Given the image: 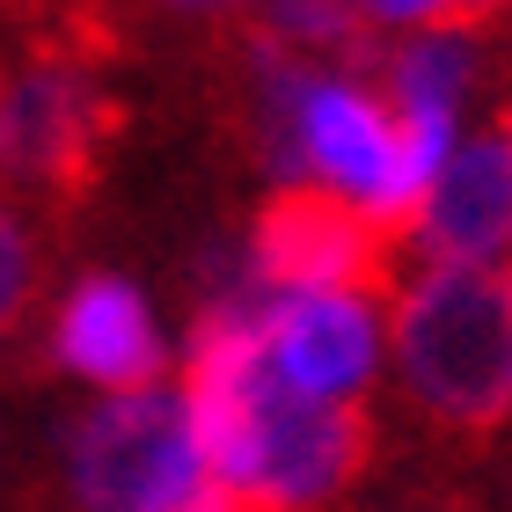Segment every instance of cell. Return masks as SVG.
Returning <instances> with one entry per match:
<instances>
[{
  "label": "cell",
  "instance_id": "6da1fadb",
  "mask_svg": "<svg viewBox=\"0 0 512 512\" xmlns=\"http://www.w3.org/2000/svg\"><path fill=\"white\" fill-rule=\"evenodd\" d=\"M395 359L410 403L447 432H498L512 417V278L432 264L395 308Z\"/></svg>",
  "mask_w": 512,
  "mask_h": 512
},
{
  "label": "cell",
  "instance_id": "7a4b0ae2",
  "mask_svg": "<svg viewBox=\"0 0 512 512\" xmlns=\"http://www.w3.org/2000/svg\"><path fill=\"white\" fill-rule=\"evenodd\" d=\"M395 242L374 213H359L352 198L322 191V183H278V191L256 205L249 227V256L256 278L278 293H322V300H381L395 286Z\"/></svg>",
  "mask_w": 512,
  "mask_h": 512
},
{
  "label": "cell",
  "instance_id": "3957f363",
  "mask_svg": "<svg viewBox=\"0 0 512 512\" xmlns=\"http://www.w3.org/2000/svg\"><path fill=\"white\" fill-rule=\"evenodd\" d=\"M66 483L81 512H169L205 491V461L191 447L176 395H110L74 417L66 439Z\"/></svg>",
  "mask_w": 512,
  "mask_h": 512
},
{
  "label": "cell",
  "instance_id": "277c9868",
  "mask_svg": "<svg viewBox=\"0 0 512 512\" xmlns=\"http://www.w3.org/2000/svg\"><path fill=\"white\" fill-rule=\"evenodd\" d=\"M264 359L308 403H359V388L374 381V315L359 300L293 293L264 308Z\"/></svg>",
  "mask_w": 512,
  "mask_h": 512
},
{
  "label": "cell",
  "instance_id": "5b68a950",
  "mask_svg": "<svg viewBox=\"0 0 512 512\" xmlns=\"http://www.w3.org/2000/svg\"><path fill=\"white\" fill-rule=\"evenodd\" d=\"M410 242H425L432 264H454V271H491V256L512 249V154L498 132L447 154Z\"/></svg>",
  "mask_w": 512,
  "mask_h": 512
},
{
  "label": "cell",
  "instance_id": "8992f818",
  "mask_svg": "<svg viewBox=\"0 0 512 512\" xmlns=\"http://www.w3.org/2000/svg\"><path fill=\"white\" fill-rule=\"evenodd\" d=\"M52 359L81 381H103L110 395H147L161 374V344H154V322H147V300H139L125 278H81L59 308V330H52Z\"/></svg>",
  "mask_w": 512,
  "mask_h": 512
},
{
  "label": "cell",
  "instance_id": "52a82bcc",
  "mask_svg": "<svg viewBox=\"0 0 512 512\" xmlns=\"http://www.w3.org/2000/svg\"><path fill=\"white\" fill-rule=\"evenodd\" d=\"M37 286H44V242L22 205L0 198V344H8L37 308Z\"/></svg>",
  "mask_w": 512,
  "mask_h": 512
},
{
  "label": "cell",
  "instance_id": "ba28073f",
  "mask_svg": "<svg viewBox=\"0 0 512 512\" xmlns=\"http://www.w3.org/2000/svg\"><path fill=\"white\" fill-rule=\"evenodd\" d=\"M498 139H505V154H512V103H505V125H498Z\"/></svg>",
  "mask_w": 512,
  "mask_h": 512
}]
</instances>
